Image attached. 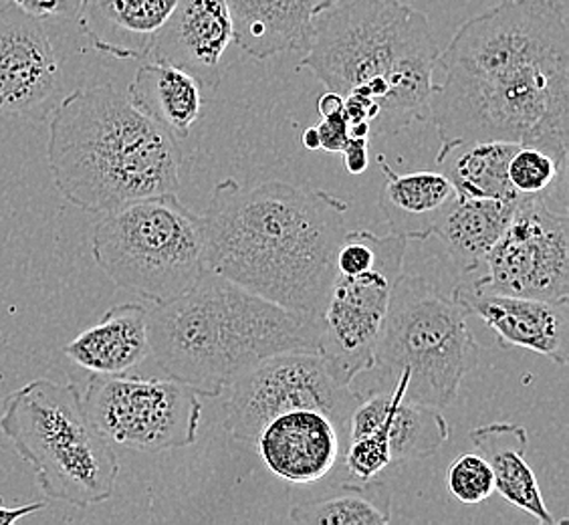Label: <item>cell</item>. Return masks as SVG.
<instances>
[{
	"label": "cell",
	"instance_id": "obj_1",
	"mask_svg": "<svg viewBox=\"0 0 569 525\" xmlns=\"http://www.w3.org/2000/svg\"><path fill=\"white\" fill-rule=\"evenodd\" d=\"M437 156L472 142L539 146L569 162V31L559 0H499L438 53Z\"/></svg>",
	"mask_w": 569,
	"mask_h": 525
},
{
	"label": "cell",
	"instance_id": "obj_2",
	"mask_svg": "<svg viewBox=\"0 0 569 525\" xmlns=\"http://www.w3.org/2000/svg\"><path fill=\"white\" fill-rule=\"evenodd\" d=\"M348 208L306 185L241 187L224 178L202 215L207 267L267 301L321 318Z\"/></svg>",
	"mask_w": 569,
	"mask_h": 525
},
{
	"label": "cell",
	"instance_id": "obj_3",
	"mask_svg": "<svg viewBox=\"0 0 569 525\" xmlns=\"http://www.w3.org/2000/svg\"><path fill=\"white\" fill-rule=\"evenodd\" d=\"M438 53L427 14L402 0H336L313 19L297 69L340 96L372 98L378 116L370 131L386 138L430 118Z\"/></svg>",
	"mask_w": 569,
	"mask_h": 525
},
{
	"label": "cell",
	"instance_id": "obj_4",
	"mask_svg": "<svg viewBox=\"0 0 569 525\" xmlns=\"http://www.w3.org/2000/svg\"><path fill=\"white\" fill-rule=\"evenodd\" d=\"M321 331L318 316L277 306L212 271L148 309L150 356L207 398L222 396L239 374L269 356L319 351Z\"/></svg>",
	"mask_w": 569,
	"mask_h": 525
},
{
	"label": "cell",
	"instance_id": "obj_5",
	"mask_svg": "<svg viewBox=\"0 0 569 525\" xmlns=\"http://www.w3.org/2000/svg\"><path fill=\"white\" fill-rule=\"evenodd\" d=\"M47 162L61 197L91 215L178 195L184 165L180 142L113 86L76 89L59 101Z\"/></svg>",
	"mask_w": 569,
	"mask_h": 525
},
{
	"label": "cell",
	"instance_id": "obj_6",
	"mask_svg": "<svg viewBox=\"0 0 569 525\" xmlns=\"http://www.w3.org/2000/svg\"><path fill=\"white\" fill-rule=\"evenodd\" d=\"M469 311L425 277L402 274L390 299L372 366L351 380L358 396L388 393L396 383L420 405H455L460 384L477 368L481 346L469 328Z\"/></svg>",
	"mask_w": 569,
	"mask_h": 525
},
{
	"label": "cell",
	"instance_id": "obj_7",
	"mask_svg": "<svg viewBox=\"0 0 569 525\" xmlns=\"http://www.w3.org/2000/svg\"><path fill=\"white\" fill-rule=\"evenodd\" d=\"M0 433L33 467L47 499L88 509L116 492L118 455L91 423L76 384L37 378L9 394Z\"/></svg>",
	"mask_w": 569,
	"mask_h": 525
},
{
	"label": "cell",
	"instance_id": "obj_8",
	"mask_svg": "<svg viewBox=\"0 0 569 525\" xmlns=\"http://www.w3.org/2000/svg\"><path fill=\"white\" fill-rule=\"evenodd\" d=\"M99 217L91 252L123 291L158 306L209 274L204 220L178 195L138 198Z\"/></svg>",
	"mask_w": 569,
	"mask_h": 525
},
{
	"label": "cell",
	"instance_id": "obj_9",
	"mask_svg": "<svg viewBox=\"0 0 569 525\" xmlns=\"http://www.w3.org/2000/svg\"><path fill=\"white\" fill-rule=\"evenodd\" d=\"M224 396V428L230 437L254 445L274 416L311 408L328 415L348 443V428L360 396L329 370L319 351H283L239 374Z\"/></svg>",
	"mask_w": 569,
	"mask_h": 525
},
{
	"label": "cell",
	"instance_id": "obj_10",
	"mask_svg": "<svg viewBox=\"0 0 569 525\" xmlns=\"http://www.w3.org/2000/svg\"><path fill=\"white\" fill-rule=\"evenodd\" d=\"M99 433L123 449L164 453L194 445L202 418L198 394L168 376L93 374L81 396Z\"/></svg>",
	"mask_w": 569,
	"mask_h": 525
},
{
	"label": "cell",
	"instance_id": "obj_11",
	"mask_svg": "<svg viewBox=\"0 0 569 525\" xmlns=\"http://www.w3.org/2000/svg\"><path fill=\"white\" fill-rule=\"evenodd\" d=\"M471 289L569 299V217L553 197H521Z\"/></svg>",
	"mask_w": 569,
	"mask_h": 525
},
{
	"label": "cell",
	"instance_id": "obj_12",
	"mask_svg": "<svg viewBox=\"0 0 569 525\" xmlns=\"http://www.w3.org/2000/svg\"><path fill=\"white\" fill-rule=\"evenodd\" d=\"M408 242L390 232L380 261L370 271L333 277L321 314L319 354L340 383L351 386L358 374L372 366L396 281L405 274Z\"/></svg>",
	"mask_w": 569,
	"mask_h": 525
},
{
	"label": "cell",
	"instance_id": "obj_13",
	"mask_svg": "<svg viewBox=\"0 0 569 525\" xmlns=\"http://www.w3.org/2000/svg\"><path fill=\"white\" fill-rule=\"evenodd\" d=\"M61 67L43 21L0 7V116H33L56 96Z\"/></svg>",
	"mask_w": 569,
	"mask_h": 525
},
{
	"label": "cell",
	"instance_id": "obj_14",
	"mask_svg": "<svg viewBox=\"0 0 569 525\" xmlns=\"http://www.w3.org/2000/svg\"><path fill=\"white\" fill-rule=\"evenodd\" d=\"M234 43L227 0H176L148 59L180 67L200 88L219 89Z\"/></svg>",
	"mask_w": 569,
	"mask_h": 525
},
{
	"label": "cell",
	"instance_id": "obj_15",
	"mask_svg": "<svg viewBox=\"0 0 569 525\" xmlns=\"http://www.w3.org/2000/svg\"><path fill=\"white\" fill-rule=\"evenodd\" d=\"M459 299L469 316L493 329L503 348H526L546 356L559 366L569 361V299H536L507 296L493 291H477L457 287Z\"/></svg>",
	"mask_w": 569,
	"mask_h": 525
},
{
	"label": "cell",
	"instance_id": "obj_16",
	"mask_svg": "<svg viewBox=\"0 0 569 525\" xmlns=\"http://www.w3.org/2000/svg\"><path fill=\"white\" fill-rule=\"evenodd\" d=\"M360 437L378 443L395 465L437 455L450 428L440 408L406 398L405 386L396 383L388 393L361 396L351 413L348 440Z\"/></svg>",
	"mask_w": 569,
	"mask_h": 525
},
{
	"label": "cell",
	"instance_id": "obj_17",
	"mask_svg": "<svg viewBox=\"0 0 569 525\" xmlns=\"http://www.w3.org/2000/svg\"><path fill=\"white\" fill-rule=\"evenodd\" d=\"M254 447L279 479L307 485L336 470L346 440L328 415L301 408L271 418L254 438Z\"/></svg>",
	"mask_w": 569,
	"mask_h": 525
},
{
	"label": "cell",
	"instance_id": "obj_18",
	"mask_svg": "<svg viewBox=\"0 0 569 525\" xmlns=\"http://www.w3.org/2000/svg\"><path fill=\"white\" fill-rule=\"evenodd\" d=\"M176 0H81L76 21L89 44L113 59H148Z\"/></svg>",
	"mask_w": 569,
	"mask_h": 525
},
{
	"label": "cell",
	"instance_id": "obj_19",
	"mask_svg": "<svg viewBox=\"0 0 569 525\" xmlns=\"http://www.w3.org/2000/svg\"><path fill=\"white\" fill-rule=\"evenodd\" d=\"M336 0H227L234 43L252 59L307 51L313 19Z\"/></svg>",
	"mask_w": 569,
	"mask_h": 525
},
{
	"label": "cell",
	"instance_id": "obj_20",
	"mask_svg": "<svg viewBox=\"0 0 569 525\" xmlns=\"http://www.w3.org/2000/svg\"><path fill=\"white\" fill-rule=\"evenodd\" d=\"M63 354L91 374H126L150 356L148 309L140 304H120L106 311L98 326L69 341Z\"/></svg>",
	"mask_w": 569,
	"mask_h": 525
},
{
	"label": "cell",
	"instance_id": "obj_21",
	"mask_svg": "<svg viewBox=\"0 0 569 525\" xmlns=\"http://www.w3.org/2000/svg\"><path fill=\"white\" fill-rule=\"evenodd\" d=\"M382 168L383 187L380 188L378 207L392 235L406 241H427L432 237L438 219L445 215L457 190L442 172H412L398 175L383 156H378Z\"/></svg>",
	"mask_w": 569,
	"mask_h": 525
},
{
	"label": "cell",
	"instance_id": "obj_22",
	"mask_svg": "<svg viewBox=\"0 0 569 525\" xmlns=\"http://www.w3.org/2000/svg\"><path fill=\"white\" fill-rule=\"evenodd\" d=\"M519 198L497 200L457 195L450 202L445 215L438 219L432 237L442 245L459 274L472 275L482 269L487 255L513 217Z\"/></svg>",
	"mask_w": 569,
	"mask_h": 525
},
{
	"label": "cell",
	"instance_id": "obj_23",
	"mask_svg": "<svg viewBox=\"0 0 569 525\" xmlns=\"http://www.w3.org/2000/svg\"><path fill=\"white\" fill-rule=\"evenodd\" d=\"M471 440L493 470L495 493L536 517L541 525L568 524V519H556L551 515L536 473L527 465L529 437L526 427L513 423H491L475 428Z\"/></svg>",
	"mask_w": 569,
	"mask_h": 525
},
{
	"label": "cell",
	"instance_id": "obj_24",
	"mask_svg": "<svg viewBox=\"0 0 569 525\" xmlns=\"http://www.w3.org/2000/svg\"><path fill=\"white\" fill-rule=\"evenodd\" d=\"M200 91L197 79L180 67L150 59V63L138 69L126 96L176 142H182L202 110Z\"/></svg>",
	"mask_w": 569,
	"mask_h": 525
},
{
	"label": "cell",
	"instance_id": "obj_25",
	"mask_svg": "<svg viewBox=\"0 0 569 525\" xmlns=\"http://www.w3.org/2000/svg\"><path fill=\"white\" fill-rule=\"evenodd\" d=\"M517 148L513 142L462 143L437 156V165L459 197L511 200L519 195L509 182L507 166Z\"/></svg>",
	"mask_w": 569,
	"mask_h": 525
},
{
	"label": "cell",
	"instance_id": "obj_26",
	"mask_svg": "<svg viewBox=\"0 0 569 525\" xmlns=\"http://www.w3.org/2000/svg\"><path fill=\"white\" fill-rule=\"evenodd\" d=\"M297 525H386L392 522V492L382 479L343 483L336 495L299 504L289 512Z\"/></svg>",
	"mask_w": 569,
	"mask_h": 525
},
{
	"label": "cell",
	"instance_id": "obj_27",
	"mask_svg": "<svg viewBox=\"0 0 569 525\" xmlns=\"http://www.w3.org/2000/svg\"><path fill=\"white\" fill-rule=\"evenodd\" d=\"M566 175L568 162L539 146L526 143H519L507 166L509 182L519 197H553L566 185Z\"/></svg>",
	"mask_w": 569,
	"mask_h": 525
},
{
	"label": "cell",
	"instance_id": "obj_28",
	"mask_svg": "<svg viewBox=\"0 0 569 525\" xmlns=\"http://www.w3.org/2000/svg\"><path fill=\"white\" fill-rule=\"evenodd\" d=\"M449 489L460 504L479 505L495 493L493 470L481 453H467L449 467Z\"/></svg>",
	"mask_w": 569,
	"mask_h": 525
},
{
	"label": "cell",
	"instance_id": "obj_29",
	"mask_svg": "<svg viewBox=\"0 0 569 525\" xmlns=\"http://www.w3.org/2000/svg\"><path fill=\"white\" fill-rule=\"evenodd\" d=\"M9 2L41 21L44 19L73 21L81 7V0H9Z\"/></svg>",
	"mask_w": 569,
	"mask_h": 525
},
{
	"label": "cell",
	"instance_id": "obj_30",
	"mask_svg": "<svg viewBox=\"0 0 569 525\" xmlns=\"http://www.w3.org/2000/svg\"><path fill=\"white\" fill-rule=\"evenodd\" d=\"M316 130H318L321 150L329 153H340L341 148L346 146L348 138H350V123L346 120L343 110L321 118V123L316 126Z\"/></svg>",
	"mask_w": 569,
	"mask_h": 525
},
{
	"label": "cell",
	"instance_id": "obj_31",
	"mask_svg": "<svg viewBox=\"0 0 569 525\" xmlns=\"http://www.w3.org/2000/svg\"><path fill=\"white\" fill-rule=\"evenodd\" d=\"M343 116L348 123H370L376 120L378 116V103L368 96H361V93H348L343 96Z\"/></svg>",
	"mask_w": 569,
	"mask_h": 525
},
{
	"label": "cell",
	"instance_id": "obj_32",
	"mask_svg": "<svg viewBox=\"0 0 569 525\" xmlns=\"http://www.w3.org/2000/svg\"><path fill=\"white\" fill-rule=\"evenodd\" d=\"M343 166L350 175H363L370 166V153H368V138H348L346 146L341 148Z\"/></svg>",
	"mask_w": 569,
	"mask_h": 525
},
{
	"label": "cell",
	"instance_id": "obj_33",
	"mask_svg": "<svg viewBox=\"0 0 569 525\" xmlns=\"http://www.w3.org/2000/svg\"><path fill=\"white\" fill-rule=\"evenodd\" d=\"M47 507V502H33V504L19 505V507H7L0 499V525H11L21 522L27 515L39 514Z\"/></svg>",
	"mask_w": 569,
	"mask_h": 525
},
{
	"label": "cell",
	"instance_id": "obj_34",
	"mask_svg": "<svg viewBox=\"0 0 569 525\" xmlns=\"http://www.w3.org/2000/svg\"><path fill=\"white\" fill-rule=\"evenodd\" d=\"M318 110L321 113V118L331 116V113H338L343 110V96L336 93V91H326L318 101Z\"/></svg>",
	"mask_w": 569,
	"mask_h": 525
},
{
	"label": "cell",
	"instance_id": "obj_35",
	"mask_svg": "<svg viewBox=\"0 0 569 525\" xmlns=\"http://www.w3.org/2000/svg\"><path fill=\"white\" fill-rule=\"evenodd\" d=\"M301 142H303V146H306L309 152H318V150H321V143H319L318 130H316V128H307V130L303 131Z\"/></svg>",
	"mask_w": 569,
	"mask_h": 525
}]
</instances>
